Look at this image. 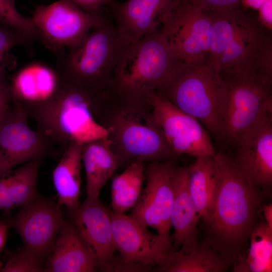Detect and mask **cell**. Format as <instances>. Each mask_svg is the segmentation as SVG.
Listing matches in <instances>:
<instances>
[{
  "mask_svg": "<svg viewBox=\"0 0 272 272\" xmlns=\"http://www.w3.org/2000/svg\"><path fill=\"white\" fill-rule=\"evenodd\" d=\"M84 11L95 14L102 12L104 5H109L113 0H70Z\"/></svg>",
  "mask_w": 272,
  "mask_h": 272,
  "instance_id": "cell-35",
  "label": "cell"
},
{
  "mask_svg": "<svg viewBox=\"0 0 272 272\" xmlns=\"http://www.w3.org/2000/svg\"><path fill=\"white\" fill-rule=\"evenodd\" d=\"M43 159L34 158L7 173L8 188L15 208L26 203L37 193V180Z\"/></svg>",
  "mask_w": 272,
  "mask_h": 272,
  "instance_id": "cell-29",
  "label": "cell"
},
{
  "mask_svg": "<svg viewBox=\"0 0 272 272\" xmlns=\"http://www.w3.org/2000/svg\"><path fill=\"white\" fill-rule=\"evenodd\" d=\"M14 1H15V0H14Z\"/></svg>",
  "mask_w": 272,
  "mask_h": 272,
  "instance_id": "cell-42",
  "label": "cell"
},
{
  "mask_svg": "<svg viewBox=\"0 0 272 272\" xmlns=\"http://www.w3.org/2000/svg\"><path fill=\"white\" fill-rule=\"evenodd\" d=\"M96 120L108 130L106 139L118 166L174 161L178 156L149 109L134 113L109 100L102 102Z\"/></svg>",
  "mask_w": 272,
  "mask_h": 272,
  "instance_id": "cell-5",
  "label": "cell"
},
{
  "mask_svg": "<svg viewBox=\"0 0 272 272\" xmlns=\"http://www.w3.org/2000/svg\"><path fill=\"white\" fill-rule=\"evenodd\" d=\"M31 41L11 27L0 26V84L5 83L7 72L13 69L16 64V58L10 52L11 49L17 45H27Z\"/></svg>",
  "mask_w": 272,
  "mask_h": 272,
  "instance_id": "cell-30",
  "label": "cell"
},
{
  "mask_svg": "<svg viewBox=\"0 0 272 272\" xmlns=\"http://www.w3.org/2000/svg\"><path fill=\"white\" fill-rule=\"evenodd\" d=\"M82 161L86 174L87 197L99 198L102 188L118 167L106 138L83 144Z\"/></svg>",
  "mask_w": 272,
  "mask_h": 272,
  "instance_id": "cell-23",
  "label": "cell"
},
{
  "mask_svg": "<svg viewBox=\"0 0 272 272\" xmlns=\"http://www.w3.org/2000/svg\"><path fill=\"white\" fill-rule=\"evenodd\" d=\"M267 33L262 23L248 14L237 35L221 57V73L239 70L245 65Z\"/></svg>",
  "mask_w": 272,
  "mask_h": 272,
  "instance_id": "cell-25",
  "label": "cell"
},
{
  "mask_svg": "<svg viewBox=\"0 0 272 272\" xmlns=\"http://www.w3.org/2000/svg\"><path fill=\"white\" fill-rule=\"evenodd\" d=\"M222 86L220 70L207 58L198 62H182L156 92L196 118L220 141Z\"/></svg>",
  "mask_w": 272,
  "mask_h": 272,
  "instance_id": "cell-6",
  "label": "cell"
},
{
  "mask_svg": "<svg viewBox=\"0 0 272 272\" xmlns=\"http://www.w3.org/2000/svg\"><path fill=\"white\" fill-rule=\"evenodd\" d=\"M6 263L1 272L43 271L42 262L38 258L22 249L7 252Z\"/></svg>",
  "mask_w": 272,
  "mask_h": 272,
  "instance_id": "cell-32",
  "label": "cell"
},
{
  "mask_svg": "<svg viewBox=\"0 0 272 272\" xmlns=\"http://www.w3.org/2000/svg\"><path fill=\"white\" fill-rule=\"evenodd\" d=\"M145 164L135 162L127 166L111 183L112 211L124 213L132 208L142 192L145 179Z\"/></svg>",
  "mask_w": 272,
  "mask_h": 272,
  "instance_id": "cell-28",
  "label": "cell"
},
{
  "mask_svg": "<svg viewBox=\"0 0 272 272\" xmlns=\"http://www.w3.org/2000/svg\"><path fill=\"white\" fill-rule=\"evenodd\" d=\"M232 262L206 240L163 253L154 263L162 272H223Z\"/></svg>",
  "mask_w": 272,
  "mask_h": 272,
  "instance_id": "cell-21",
  "label": "cell"
},
{
  "mask_svg": "<svg viewBox=\"0 0 272 272\" xmlns=\"http://www.w3.org/2000/svg\"><path fill=\"white\" fill-rule=\"evenodd\" d=\"M217 188L213 212L207 224V241L232 262L243 253L262 201L261 189L238 169L231 157L217 152L213 156Z\"/></svg>",
  "mask_w": 272,
  "mask_h": 272,
  "instance_id": "cell-1",
  "label": "cell"
},
{
  "mask_svg": "<svg viewBox=\"0 0 272 272\" xmlns=\"http://www.w3.org/2000/svg\"><path fill=\"white\" fill-rule=\"evenodd\" d=\"M261 22H264L268 28L271 26V0H266L258 8Z\"/></svg>",
  "mask_w": 272,
  "mask_h": 272,
  "instance_id": "cell-37",
  "label": "cell"
},
{
  "mask_svg": "<svg viewBox=\"0 0 272 272\" xmlns=\"http://www.w3.org/2000/svg\"><path fill=\"white\" fill-rule=\"evenodd\" d=\"M69 213L97 268L109 271L115 259L116 250L109 211L99 198L87 197Z\"/></svg>",
  "mask_w": 272,
  "mask_h": 272,
  "instance_id": "cell-15",
  "label": "cell"
},
{
  "mask_svg": "<svg viewBox=\"0 0 272 272\" xmlns=\"http://www.w3.org/2000/svg\"><path fill=\"white\" fill-rule=\"evenodd\" d=\"M14 208L8 188L7 174H6L0 177V210L6 215H10Z\"/></svg>",
  "mask_w": 272,
  "mask_h": 272,
  "instance_id": "cell-34",
  "label": "cell"
},
{
  "mask_svg": "<svg viewBox=\"0 0 272 272\" xmlns=\"http://www.w3.org/2000/svg\"><path fill=\"white\" fill-rule=\"evenodd\" d=\"M181 0H127L108 6L116 27L129 42L141 39L158 29Z\"/></svg>",
  "mask_w": 272,
  "mask_h": 272,
  "instance_id": "cell-17",
  "label": "cell"
},
{
  "mask_svg": "<svg viewBox=\"0 0 272 272\" xmlns=\"http://www.w3.org/2000/svg\"><path fill=\"white\" fill-rule=\"evenodd\" d=\"M0 23L11 27L31 40H38V34L31 19L16 9L14 0H0Z\"/></svg>",
  "mask_w": 272,
  "mask_h": 272,
  "instance_id": "cell-31",
  "label": "cell"
},
{
  "mask_svg": "<svg viewBox=\"0 0 272 272\" xmlns=\"http://www.w3.org/2000/svg\"><path fill=\"white\" fill-rule=\"evenodd\" d=\"M173 163L174 161L148 163L145 169L146 186L129 215L142 226L155 229L170 243Z\"/></svg>",
  "mask_w": 272,
  "mask_h": 272,
  "instance_id": "cell-13",
  "label": "cell"
},
{
  "mask_svg": "<svg viewBox=\"0 0 272 272\" xmlns=\"http://www.w3.org/2000/svg\"><path fill=\"white\" fill-rule=\"evenodd\" d=\"M250 247L246 254L234 260L235 272L272 271V228L265 222L254 226L250 235Z\"/></svg>",
  "mask_w": 272,
  "mask_h": 272,
  "instance_id": "cell-26",
  "label": "cell"
},
{
  "mask_svg": "<svg viewBox=\"0 0 272 272\" xmlns=\"http://www.w3.org/2000/svg\"><path fill=\"white\" fill-rule=\"evenodd\" d=\"M231 157L254 185L269 191L272 185V112L265 114L241 138Z\"/></svg>",
  "mask_w": 272,
  "mask_h": 272,
  "instance_id": "cell-14",
  "label": "cell"
},
{
  "mask_svg": "<svg viewBox=\"0 0 272 272\" xmlns=\"http://www.w3.org/2000/svg\"><path fill=\"white\" fill-rule=\"evenodd\" d=\"M265 222L272 228V204L265 205L263 208Z\"/></svg>",
  "mask_w": 272,
  "mask_h": 272,
  "instance_id": "cell-38",
  "label": "cell"
},
{
  "mask_svg": "<svg viewBox=\"0 0 272 272\" xmlns=\"http://www.w3.org/2000/svg\"><path fill=\"white\" fill-rule=\"evenodd\" d=\"M109 212L115 250L124 262L149 266L163 253L173 250L171 243L129 216Z\"/></svg>",
  "mask_w": 272,
  "mask_h": 272,
  "instance_id": "cell-16",
  "label": "cell"
},
{
  "mask_svg": "<svg viewBox=\"0 0 272 272\" xmlns=\"http://www.w3.org/2000/svg\"><path fill=\"white\" fill-rule=\"evenodd\" d=\"M21 207L14 216L7 215L3 223L15 229L23 247L43 261L51 253L64 221L61 207L38 193Z\"/></svg>",
  "mask_w": 272,
  "mask_h": 272,
  "instance_id": "cell-9",
  "label": "cell"
},
{
  "mask_svg": "<svg viewBox=\"0 0 272 272\" xmlns=\"http://www.w3.org/2000/svg\"><path fill=\"white\" fill-rule=\"evenodd\" d=\"M62 79L57 70L42 62H33L22 68L9 86L12 101L22 110L38 106L52 98L58 91Z\"/></svg>",
  "mask_w": 272,
  "mask_h": 272,
  "instance_id": "cell-18",
  "label": "cell"
},
{
  "mask_svg": "<svg viewBox=\"0 0 272 272\" xmlns=\"http://www.w3.org/2000/svg\"><path fill=\"white\" fill-rule=\"evenodd\" d=\"M212 20L209 13L181 0L167 16L160 29L180 59L195 63L208 58Z\"/></svg>",
  "mask_w": 272,
  "mask_h": 272,
  "instance_id": "cell-11",
  "label": "cell"
},
{
  "mask_svg": "<svg viewBox=\"0 0 272 272\" xmlns=\"http://www.w3.org/2000/svg\"><path fill=\"white\" fill-rule=\"evenodd\" d=\"M212 20L208 59L220 70L221 57L242 27L248 14L239 8L231 11L208 12Z\"/></svg>",
  "mask_w": 272,
  "mask_h": 272,
  "instance_id": "cell-27",
  "label": "cell"
},
{
  "mask_svg": "<svg viewBox=\"0 0 272 272\" xmlns=\"http://www.w3.org/2000/svg\"><path fill=\"white\" fill-rule=\"evenodd\" d=\"M11 101L12 96L9 85L6 83L0 84V119L10 108Z\"/></svg>",
  "mask_w": 272,
  "mask_h": 272,
  "instance_id": "cell-36",
  "label": "cell"
},
{
  "mask_svg": "<svg viewBox=\"0 0 272 272\" xmlns=\"http://www.w3.org/2000/svg\"><path fill=\"white\" fill-rule=\"evenodd\" d=\"M129 42L109 17L66 54L57 56L56 69L62 80L87 90L100 100L109 99L115 68Z\"/></svg>",
  "mask_w": 272,
  "mask_h": 272,
  "instance_id": "cell-4",
  "label": "cell"
},
{
  "mask_svg": "<svg viewBox=\"0 0 272 272\" xmlns=\"http://www.w3.org/2000/svg\"><path fill=\"white\" fill-rule=\"evenodd\" d=\"M72 220H64L43 271L93 272L97 269Z\"/></svg>",
  "mask_w": 272,
  "mask_h": 272,
  "instance_id": "cell-20",
  "label": "cell"
},
{
  "mask_svg": "<svg viewBox=\"0 0 272 272\" xmlns=\"http://www.w3.org/2000/svg\"><path fill=\"white\" fill-rule=\"evenodd\" d=\"M100 101L87 90L62 80L52 98L24 112L35 121L39 131L63 151L73 143L83 145L107 138L108 130L94 117Z\"/></svg>",
  "mask_w": 272,
  "mask_h": 272,
  "instance_id": "cell-3",
  "label": "cell"
},
{
  "mask_svg": "<svg viewBox=\"0 0 272 272\" xmlns=\"http://www.w3.org/2000/svg\"><path fill=\"white\" fill-rule=\"evenodd\" d=\"M266 0H241V5L244 8L258 9Z\"/></svg>",
  "mask_w": 272,
  "mask_h": 272,
  "instance_id": "cell-40",
  "label": "cell"
},
{
  "mask_svg": "<svg viewBox=\"0 0 272 272\" xmlns=\"http://www.w3.org/2000/svg\"><path fill=\"white\" fill-rule=\"evenodd\" d=\"M217 188L213 156L197 158L188 166V188L199 218L206 224L212 214Z\"/></svg>",
  "mask_w": 272,
  "mask_h": 272,
  "instance_id": "cell-24",
  "label": "cell"
},
{
  "mask_svg": "<svg viewBox=\"0 0 272 272\" xmlns=\"http://www.w3.org/2000/svg\"><path fill=\"white\" fill-rule=\"evenodd\" d=\"M192 5L207 12L231 11L241 8V0H187Z\"/></svg>",
  "mask_w": 272,
  "mask_h": 272,
  "instance_id": "cell-33",
  "label": "cell"
},
{
  "mask_svg": "<svg viewBox=\"0 0 272 272\" xmlns=\"http://www.w3.org/2000/svg\"><path fill=\"white\" fill-rule=\"evenodd\" d=\"M28 118L14 105L0 119V177L20 164L55 152V145L37 129H31Z\"/></svg>",
  "mask_w": 272,
  "mask_h": 272,
  "instance_id": "cell-12",
  "label": "cell"
},
{
  "mask_svg": "<svg viewBox=\"0 0 272 272\" xmlns=\"http://www.w3.org/2000/svg\"><path fill=\"white\" fill-rule=\"evenodd\" d=\"M148 105L153 119L178 156L187 154L197 158L216 154L209 132L196 118L157 92L150 95Z\"/></svg>",
  "mask_w": 272,
  "mask_h": 272,
  "instance_id": "cell-10",
  "label": "cell"
},
{
  "mask_svg": "<svg viewBox=\"0 0 272 272\" xmlns=\"http://www.w3.org/2000/svg\"><path fill=\"white\" fill-rule=\"evenodd\" d=\"M8 226L4 223H0V252L3 250L7 237Z\"/></svg>",
  "mask_w": 272,
  "mask_h": 272,
  "instance_id": "cell-39",
  "label": "cell"
},
{
  "mask_svg": "<svg viewBox=\"0 0 272 272\" xmlns=\"http://www.w3.org/2000/svg\"><path fill=\"white\" fill-rule=\"evenodd\" d=\"M173 202L171 212L173 250L180 246L190 245L197 242L196 226L199 217L188 188V166L173 163L171 169Z\"/></svg>",
  "mask_w": 272,
  "mask_h": 272,
  "instance_id": "cell-19",
  "label": "cell"
},
{
  "mask_svg": "<svg viewBox=\"0 0 272 272\" xmlns=\"http://www.w3.org/2000/svg\"><path fill=\"white\" fill-rule=\"evenodd\" d=\"M82 144L73 143L62 151V156L53 170L52 181L56 191L57 203L69 213L81 204V169Z\"/></svg>",
  "mask_w": 272,
  "mask_h": 272,
  "instance_id": "cell-22",
  "label": "cell"
},
{
  "mask_svg": "<svg viewBox=\"0 0 272 272\" xmlns=\"http://www.w3.org/2000/svg\"><path fill=\"white\" fill-rule=\"evenodd\" d=\"M182 62L160 29L129 42L114 71L111 99L131 112L146 111L150 95Z\"/></svg>",
  "mask_w": 272,
  "mask_h": 272,
  "instance_id": "cell-2",
  "label": "cell"
},
{
  "mask_svg": "<svg viewBox=\"0 0 272 272\" xmlns=\"http://www.w3.org/2000/svg\"><path fill=\"white\" fill-rule=\"evenodd\" d=\"M221 142L234 148L265 114L272 112L271 84L246 71L221 73Z\"/></svg>",
  "mask_w": 272,
  "mask_h": 272,
  "instance_id": "cell-7",
  "label": "cell"
},
{
  "mask_svg": "<svg viewBox=\"0 0 272 272\" xmlns=\"http://www.w3.org/2000/svg\"><path fill=\"white\" fill-rule=\"evenodd\" d=\"M3 263L0 260V271L1 272L2 268L3 266Z\"/></svg>",
  "mask_w": 272,
  "mask_h": 272,
  "instance_id": "cell-41",
  "label": "cell"
},
{
  "mask_svg": "<svg viewBox=\"0 0 272 272\" xmlns=\"http://www.w3.org/2000/svg\"><path fill=\"white\" fill-rule=\"evenodd\" d=\"M108 18L102 12L87 13L70 0H59L49 5L37 6L31 19L38 40L58 56L64 53L65 47H75Z\"/></svg>",
  "mask_w": 272,
  "mask_h": 272,
  "instance_id": "cell-8",
  "label": "cell"
}]
</instances>
